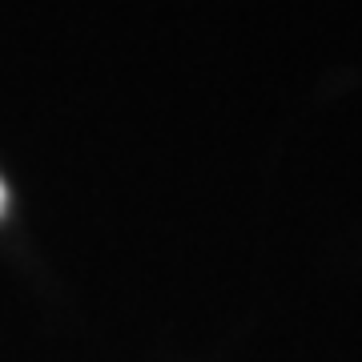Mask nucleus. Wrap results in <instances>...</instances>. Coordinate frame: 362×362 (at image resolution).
<instances>
[{
	"label": "nucleus",
	"instance_id": "obj_1",
	"mask_svg": "<svg viewBox=\"0 0 362 362\" xmlns=\"http://www.w3.org/2000/svg\"><path fill=\"white\" fill-rule=\"evenodd\" d=\"M0 214H4V181H0Z\"/></svg>",
	"mask_w": 362,
	"mask_h": 362
}]
</instances>
